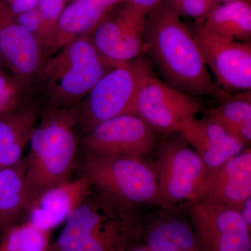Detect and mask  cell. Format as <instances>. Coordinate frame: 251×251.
<instances>
[{
	"label": "cell",
	"instance_id": "1",
	"mask_svg": "<svg viewBox=\"0 0 251 251\" xmlns=\"http://www.w3.org/2000/svg\"><path fill=\"white\" fill-rule=\"evenodd\" d=\"M143 49L173 88L195 97L227 98L211 79L193 31L165 2L147 16Z\"/></svg>",
	"mask_w": 251,
	"mask_h": 251
},
{
	"label": "cell",
	"instance_id": "5",
	"mask_svg": "<svg viewBox=\"0 0 251 251\" xmlns=\"http://www.w3.org/2000/svg\"><path fill=\"white\" fill-rule=\"evenodd\" d=\"M144 55L112 68L77 104V126L84 133L100 122L135 115L140 85L153 74L151 62Z\"/></svg>",
	"mask_w": 251,
	"mask_h": 251
},
{
	"label": "cell",
	"instance_id": "29",
	"mask_svg": "<svg viewBox=\"0 0 251 251\" xmlns=\"http://www.w3.org/2000/svg\"><path fill=\"white\" fill-rule=\"evenodd\" d=\"M41 0H11L7 3L15 14H19L37 7Z\"/></svg>",
	"mask_w": 251,
	"mask_h": 251
},
{
	"label": "cell",
	"instance_id": "26",
	"mask_svg": "<svg viewBox=\"0 0 251 251\" xmlns=\"http://www.w3.org/2000/svg\"><path fill=\"white\" fill-rule=\"evenodd\" d=\"M219 4L217 0H183L171 8L179 16L193 18L202 24Z\"/></svg>",
	"mask_w": 251,
	"mask_h": 251
},
{
	"label": "cell",
	"instance_id": "3",
	"mask_svg": "<svg viewBox=\"0 0 251 251\" xmlns=\"http://www.w3.org/2000/svg\"><path fill=\"white\" fill-rule=\"evenodd\" d=\"M77 128L76 105L63 108L49 103L28 143V204L43 191L71 179L77 148Z\"/></svg>",
	"mask_w": 251,
	"mask_h": 251
},
{
	"label": "cell",
	"instance_id": "14",
	"mask_svg": "<svg viewBox=\"0 0 251 251\" xmlns=\"http://www.w3.org/2000/svg\"><path fill=\"white\" fill-rule=\"evenodd\" d=\"M92 183L85 175L43 191L26 209V221L50 232L70 217L90 195Z\"/></svg>",
	"mask_w": 251,
	"mask_h": 251
},
{
	"label": "cell",
	"instance_id": "28",
	"mask_svg": "<svg viewBox=\"0 0 251 251\" xmlns=\"http://www.w3.org/2000/svg\"><path fill=\"white\" fill-rule=\"evenodd\" d=\"M164 1L165 0H124L123 3L147 16L157 9Z\"/></svg>",
	"mask_w": 251,
	"mask_h": 251
},
{
	"label": "cell",
	"instance_id": "24",
	"mask_svg": "<svg viewBox=\"0 0 251 251\" xmlns=\"http://www.w3.org/2000/svg\"><path fill=\"white\" fill-rule=\"evenodd\" d=\"M65 7L64 0H41L38 5L42 27L43 49L46 55L56 52L59 23Z\"/></svg>",
	"mask_w": 251,
	"mask_h": 251
},
{
	"label": "cell",
	"instance_id": "12",
	"mask_svg": "<svg viewBox=\"0 0 251 251\" xmlns=\"http://www.w3.org/2000/svg\"><path fill=\"white\" fill-rule=\"evenodd\" d=\"M206 67L226 90H251V41H237L218 35L199 24L193 32Z\"/></svg>",
	"mask_w": 251,
	"mask_h": 251
},
{
	"label": "cell",
	"instance_id": "16",
	"mask_svg": "<svg viewBox=\"0 0 251 251\" xmlns=\"http://www.w3.org/2000/svg\"><path fill=\"white\" fill-rule=\"evenodd\" d=\"M251 197V150L249 147L224 163L199 201L229 206L237 210Z\"/></svg>",
	"mask_w": 251,
	"mask_h": 251
},
{
	"label": "cell",
	"instance_id": "17",
	"mask_svg": "<svg viewBox=\"0 0 251 251\" xmlns=\"http://www.w3.org/2000/svg\"><path fill=\"white\" fill-rule=\"evenodd\" d=\"M142 239L150 251H202L191 223L165 209L145 223Z\"/></svg>",
	"mask_w": 251,
	"mask_h": 251
},
{
	"label": "cell",
	"instance_id": "35",
	"mask_svg": "<svg viewBox=\"0 0 251 251\" xmlns=\"http://www.w3.org/2000/svg\"><path fill=\"white\" fill-rule=\"evenodd\" d=\"M64 1H74V0H64Z\"/></svg>",
	"mask_w": 251,
	"mask_h": 251
},
{
	"label": "cell",
	"instance_id": "21",
	"mask_svg": "<svg viewBox=\"0 0 251 251\" xmlns=\"http://www.w3.org/2000/svg\"><path fill=\"white\" fill-rule=\"evenodd\" d=\"M215 34L237 41H250L251 4L250 0L220 4L202 23Z\"/></svg>",
	"mask_w": 251,
	"mask_h": 251
},
{
	"label": "cell",
	"instance_id": "32",
	"mask_svg": "<svg viewBox=\"0 0 251 251\" xmlns=\"http://www.w3.org/2000/svg\"><path fill=\"white\" fill-rule=\"evenodd\" d=\"M181 1H183V0H166V2L165 1H163V2L166 3L170 7H173V6L177 4L178 3L181 2Z\"/></svg>",
	"mask_w": 251,
	"mask_h": 251
},
{
	"label": "cell",
	"instance_id": "34",
	"mask_svg": "<svg viewBox=\"0 0 251 251\" xmlns=\"http://www.w3.org/2000/svg\"><path fill=\"white\" fill-rule=\"evenodd\" d=\"M4 1H6V3H9L11 0H4Z\"/></svg>",
	"mask_w": 251,
	"mask_h": 251
},
{
	"label": "cell",
	"instance_id": "22",
	"mask_svg": "<svg viewBox=\"0 0 251 251\" xmlns=\"http://www.w3.org/2000/svg\"><path fill=\"white\" fill-rule=\"evenodd\" d=\"M224 103L206 111V117L221 125L246 147L251 142V93L245 91L227 97Z\"/></svg>",
	"mask_w": 251,
	"mask_h": 251
},
{
	"label": "cell",
	"instance_id": "23",
	"mask_svg": "<svg viewBox=\"0 0 251 251\" xmlns=\"http://www.w3.org/2000/svg\"><path fill=\"white\" fill-rule=\"evenodd\" d=\"M0 251H50V232L28 221L13 225L1 231Z\"/></svg>",
	"mask_w": 251,
	"mask_h": 251
},
{
	"label": "cell",
	"instance_id": "4",
	"mask_svg": "<svg viewBox=\"0 0 251 251\" xmlns=\"http://www.w3.org/2000/svg\"><path fill=\"white\" fill-rule=\"evenodd\" d=\"M114 67L100 57L89 36H83L46 59L36 79L42 84L49 103L70 108L80 103Z\"/></svg>",
	"mask_w": 251,
	"mask_h": 251
},
{
	"label": "cell",
	"instance_id": "31",
	"mask_svg": "<svg viewBox=\"0 0 251 251\" xmlns=\"http://www.w3.org/2000/svg\"><path fill=\"white\" fill-rule=\"evenodd\" d=\"M127 251H150L149 250L148 248L145 245V244H140V245H133L132 246L130 249H128Z\"/></svg>",
	"mask_w": 251,
	"mask_h": 251
},
{
	"label": "cell",
	"instance_id": "6",
	"mask_svg": "<svg viewBox=\"0 0 251 251\" xmlns=\"http://www.w3.org/2000/svg\"><path fill=\"white\" fill-rule=\"evenodd\" d=\"M179 135H167L168 138L160 144L156 160L152 163L158 186L156 206L163 209H172L184 201H199L205 191V166Z\"/></svg>",
	"mask_w": 251,
	"mask_h": 251
},
{
	"label": "cell",
	"instance_id": "11",
	"mask_svg": "<svg viewBox=\"0 0 251 251\" xmlns=\"http://www.w3.org/2000/svg\"><path fill=\"white\" fill-rule=\"evenodd\" d=\"M147 16L122 3L90 34L94 49L112 66L121 65L145 54L143 33Z\"/></svg>",
	"mask_w": 251,
	"mask_h": 251
},
{
	"label": "cell",
	"instance_id": "9",
	"mask_svg": "<svg viewBox=\"0 0 251 251\" xmlns=\"http://www.w3.org/2000/svg\"><path fill=\"white\" fill-rule=\"evenodd\" d=\"M156 133L135 115H125L100 122L84 133L85 155L144 158L156 148Z\"/></svg>",
	"mask_w": 251,
	"mask_h": 251
},
{
	"label": "cell",
	"instance_id": "15",
	"mask_svg": "<svg viewBox=\"0 0 251 251\" xmlns=\"http://www.w3.org/2000/svg\"><path fill=\"white\" fill-rule=\"evenodd\" d=\"M180 134L205 166L207 173L205 191L224 163L247 148L221 125L208 117H195L188 120Z\"/></svg>",
	"mask_w": 251,
	"mask_h": 251
},
{
	"label": "cell",
	"instance_id": "10",
	"mask_svg": "<svg viewBox=\"0 0 251 251\" xmlns=\"http://www.w3.org/2000/svg\"><path fill=\"white\" fill-rule=\"evenodd\" d=\"M190 219L202 251H251V229L237 209L195 201Z\"/></svg>",
	"mask_w": 251,
	"mask_h": 251
},
{
	"label": "cell",
	"instance_id": "25",
	"mask_svg": "<svg viewBox=\"0 0 251 251\" xmlns=\"http://www.w3.org/2000/svg\"><path fill=\"white\" fill-rule=\"evenodd\" d=\"M31 85L14 74L0 72V117L14 113L27 103Z\"/></svg>",
	"mask_w": 251,
	"mask_h": 251
},
{
	"label": "cell",
	"instance_id": "13",
	"mask_svg": "<svg viewBox=\"0 0 251 251\" xmlns=\"http://www.w3.org/2000/svg\"><path fill=\"white\" fill-rule=\"evenodd\" d=\"M0 57L12 74L32 85L46 54L4 0H0Z\"/></svg>",
	"mask_w": 251,
	"mask_h": 251
},
{
	"label": "cell",
	"instance_id": "18",
	"mask_svg": "<svg viewBox=\"0 0 251 251\" xmlns=\"http://www.w3.org/2000/svg\"><path fill=\"white\" fill-rule=\"evenodd\" d=\"M38 112V104L28 100L17 111L0 117V171L22 159L37 124Z\"/></svg>",
	"mask_w": 251,
	"mask_h": 251
},
{
	"label": "cell",
	"instance_id": "7",
	"mask_svg": "<svg viewBox=\"0 0 251 251\" xmlns=\"http://www.w3.org/2000/svg\"><path fill=\"white\" fill-rule=\"evenodd\" d=\"M82 171L99 192L135 205L157 204L156 173L145 158L85 155Z\"/></svg>",
	"mask_w": 251,
	"mask_h": 251
},
{
	"label": "cell",
	"instance_id": "30",
	"mask_svg": "<svg viewBox=\"0 0 251 251\" xmlns=\"http://www.w3.org/2000/svg\"><path fill=\"white\" fill-rule=\"evenodd\" d=\"M237 211L248 227L251 229V197L246 200Z\"/></svg>",
	"mask_w": 251,
	"mask_h": 251
},
{
	"label": "cell",
	"instance_id": "20",
	"mask_svg": "<svg viewBox=\"0 0 251 251\" xmlns=\"http://www.w3.org/2000/svg\"><path fill=\"white\" fill-rule=\"evenodd\" d=\"M26 158L0 171V231L19 223L28 205Z\"/></svg>",
	"mask_w": 251,
	"mask_h": 251
},
{
	"label": "cell",
	"instance_id": "33",
	"mask_svg": "<svg viewBox=\"0 0 251 251\" xmlns=\"http://www.w3.org/2000/svg\"><path fill=\"white\" fill-rule=\"evenodd\" d=\"M219 2H228V1H235V0H217Z\"/></svg>",
	"mask_w": 251,
	"mask_h": 251
},
{
	"label": "cell",
	"instance_id": "2",
	"mask_svg": "<svg viewBox=\"0 0 251 251\" xmlns=\"http://www.w3.org/2000/svg\"><path fill=\"white\" fill-rule=\"evenodd\" d=\"M138 205L91 193L66 221L52 251H127L142 239L145 221Z\"/></svg>",
	"mask_w": 251,
	"mask_h": 251
},
{
	"label": "cell",
	"instance_id": "27",
	"mask_svg": "<svg viewBox=\"0 0 251 251\" xmlns=\"http://www.w3.org/2000/svg\"><path fill=\"white\" fill-rule=\"evenodd\" d=\"M15 15L18 23L35 38L43 49L42 27H41L40 14L38 8Z\"/></svg>",
	"mask_w": 251,
	"mask_h": 251
},
{
	"label": "cell",
	"instance_id": "8",
	"mask_svg": "<svg viewBox=\"0 0 251 251\" xmlns=\"http://www.w3.org/2000/svg\"><path fill=\"white\" fill-rule=\"evenodd\" d=\"M202 108L197 97L173 88L152 74L140 85L134 114L155 133L170 135L181 133L186 122Z\"/></svg>",
	"mask_w": 251,
	"mask_h": 251
},
{
	"label": "cell",
	"instance_id": "19",
	"mask_svg": "<svg viewBox=\"0 0 251 251\" xmlns=\"http://www.w3.org/2000/svg\"><path fill=\"white\" fill-rule=\"evenodd\" d=\"M124 0H74L63 11L57 49L83 36H90L97 25Z\"/></svg>",
	"mask_w": 251,
	"mask_h": 251
}]
</instances>
